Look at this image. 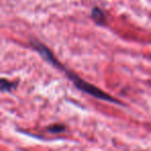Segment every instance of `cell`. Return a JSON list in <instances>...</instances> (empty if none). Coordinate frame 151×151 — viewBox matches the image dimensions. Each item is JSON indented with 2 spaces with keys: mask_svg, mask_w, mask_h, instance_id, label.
Wrapping results in <instances>:
<instances>
[{
  "mask_svg": "<svg viewBox=\"0 0 151 151\" xmlns=\"http://www.w3.org/2000/svg\"><path fill=\"white\" fill-rule=\"evenodd\" d=\"M91 16H92V19L95 21V23L99 24V25H103V24L106 23L105 14H104L103 11L99 9V7H94V9H92Z\"/></svg>",
  "mask_w": 151,
  "mask_h": 151,
  "instance_id": "obj_3",
  "label": "cell"
},
{
  "mask_svg": "<svg viewBox=\"0 0 151 151\" xmlns=\"http://www.w3.org/2000/svg\"><path fill=\"white\" fill-rule=\"evenodd\" d=\"M31 44H32V47H33L34 50L37 51V52L40 53V55L45 59V60H47L49 63H51L53 66L57 67L58 69H61V70L64 71L67 78L73 83V85H75L77 88L80 89L81 91H83V92L87 93V94H89V95H92V96L96 97V99L110 101V103L121 105V103H120L119 101H117V99H115L113 96H111V95H109L108 93H106L105 91H103L101 89L95 87L94 85L89 84L88 82H86V81H84L83 79H81L77 73H73V71L65 68V67L63 66L61 63H59V61L55 58V56L52 54V52H51L45 45H42V42L34 40H32Z\"/></svg>",
  "mask_w": 151,
  "mask_h": 151,
  "instance_id": "obj_1",
  "label": "cell"
},
{
  "mask_svg": "<svg viewBox=\"0 0 151 151\" xmlns=\"http://www.w3.org/2000/svg\"><path fill=\"white\" fill-rule=\"evenodd\" d=\"M48 130L50 132H61L63 130H65V126L62 124H54V125H51L48 127Z\"/></svg>",
  "mask_w": 151,
  "mask_h": 151,
  "instance_id": "obj_4",
  "label": "cell"
},
{
  "mask_svg": "<svg viewBox=\"0 0 151 151\" xmlns=\"http://www.w3.org/2000/svg\"><path fill=\"white\" fill-rule=\"evenodd\" d=\"M18 86V82H11L6 79H0V92H11Z\"/></svg>",
  "mask_w": 151,
  "mask_h": 151,
  "instance_id": "obj_2",
  "label": "cell"
}]
</instances>
